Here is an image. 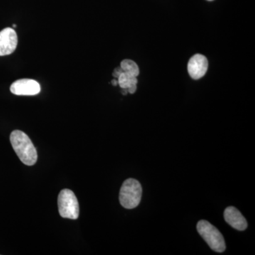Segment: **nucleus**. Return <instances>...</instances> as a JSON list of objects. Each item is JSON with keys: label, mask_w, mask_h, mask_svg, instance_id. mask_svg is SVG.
Listing matches in <instances>:
<instances>
[{"label": "nucleus", "mask_w": 255, "mask_h": 255, "mask_svg": "<svg viewBox=\"0 0 255 255\" xmlns=\"http://www.w3.org/2000/svg\"><path fill=\"white\" fill-rule=\"evenodd\" d=\"M58 211L64 219L76 220L80 214L78 199L73 191L63 189L58 198Z\"/></svg>", "instance_id": "20e7f679"}, {"label": "nucleus", "mask_w": 255, "mask_h": 255, "mask_svg": "<svg viewBox=\"0 0 255 255\" xmlns=\"http://www.w3.org/2000/svg\"><path fill=\"white\" fill-rule=\"evenodd\" d=\"M117 80H118L119 85L122 89L129 88L132 85H136L137 83L136 77L133 76L130 74L125 73V72L121 74L120 76L119 77Z\"/></svg>", "instance_id": "1a4fd4ad"}, {"label": "nucleus", "mask_w": 255, "mask_h": 255, "mask_svg": "<svg viewBox=\"0 0 255 255\" xmlns=\"http://www.w3.org/2000/svg\"><path fill=\"white\" fill-rule=\"evenodd\" d=\"M10 91L18 96H33L41 92V85L36 80L21 79L16 80L10 87Z\"/></svg>", "instance_id": "39448f33"}, {"label": "nucleus", "mask_w": 255, "mask_h": 255, "mask_svg": "<svg viewBox=\"0 0 255 255\" xmlns=\"http://www.w3.org/2000/svg\"><path fill=\"white\" fill-rule=\"evenodd\" d=\"M17 44V34L14 28H6L0 31V56L14 53Z\"/></svg>", "instance_id": "423d86ee"}, {"label": "nucleus", "mask_w": 255, "mask_h": 255, "mask_svg": "<svg viewBox=\"0 0 255 255\" xmlns=\"http://www.w3.org/2000/svg\"><path fill=\"white\" fill-rule=\"evenodd\" d=\"M208 1H213V0H208Z\"/></svg>", "instance_id": "dca6fc26"}, {"label": "nucleus", "mask_w": 255, "mask_h": 255, "mask_svg": "<svg viewBox=\"0 0 255 255\" xmlns=\"http://www.w3.org/2000/svg\"><path fill=\"white\" fill-rule=\"evenodd\" d=\"M16 25H15V24L13 25V28H16Z\"/></svg>", "instance_id": "2eb2a0df"}, {"label": "nucleus", "mask_w": 255, "mask_h": 255, "mask_svg": "<svg viewBox=\"0 0 255 255\" xmlns=\"http://www.w3.org/2000/svg\"><path fill=\"white\" fill-rule=\"evenodd\" d=\"M112 84L114 86H117V85H119L118 80L117 79H114L113 80H112Z\"/></svg>", "instance_id": "ddd939ff"}, {"label": "nucleus", "mask_w": 255, "mask_h": 255, "mask_svg": "<svg viewBox=\"0 0 255 255\" xmlns=\"http://www.w3.org/2000/svg\"><path fill=\"white\" fill-rule=\"evenodd\" d=\"M141 184L135 179H128L122 184L119 194L121 205L127 209L136 208L141 200Z\"/></svg>", "instance_id": "f03ea898"}, {"label": "nucleus", "mask_w": 255, "mask_h": 255, "mask_svg": "<svg viewBox=\"0 0 255 255\" xmlns=\"http://www.w3.org/2000/svg\"><path fill=\"white\" fill-rule=\"evenodd\" d=\"M209 67L207 58L204 55L196 54L191 57L188 63V72L191 78L199 80L206 75Z\"/></svg>", "instance_id": "0eeeda50"}, {"label": "nucleus", "mask_w": 255, "mask_h": 255, "mask_svg": "<svg viewBox=\"0 0 255 255\" xmlns=\"http://www.w3.org/2000/svg\"><path fill=\"white\" fill-rule=\"evenodd\" d=\"M124 70H122V68L121 67H119V68H117L115 70H114L113 72V77L115 79H118L119 77L120 76L121 74L123 73Z\"/></svg>", "instance_id": "9b49d317"}, {"label": "nucleus", "mask_w": 255, "mask_h": 255, "mask_svg": "<svg viewBox=\"0 0 255 255\" xmlns=\"http://www.w3.org/2000/svg\"><path fill=\"white\" fill-rule=\"evenodd\" d=\"M128 93V89H122V94H123L124 95H127Z\"/></svg>", "instance_id": "4468645a"}, {"label": "nucleus", "mask_w": 255, "mask_h": 255, "mask_svg": "<svg viewBox=\"0 0 255 255\" xmlns=\"http://www.w3.org/2000/svg\"><path fill=\"white\" fill-rule=\"evenodd\" d=\"M137 90V85H132V86L129 87L128 88V92L130 94H134Z\"/></svg>", "instance_id": "f8f14e48"}, {"label": "nucleus", "mask_w": 255, "mask_h": 255, "mask_svg": "<svg viewBox=\"0 0 255 255\" xmlns=\"http://www.w3.org/2000/svg\"><path fill=\"white\" fill-rule=\"evenodd\" d=\"M224 219L231 227L238 231H243L248 228V222L246 218L233 206H229L225 210Z\"/></svg>", "instance_id": "6e6552de"}, {"label": "nucleus", "mask_w": 255, "mask_h": 255, "mask_svg": "<svg viewBox=\"0 0 255 255\" xmlns=\"http://www.w3.org/2000/svg\"><path fill=\"white\" fill-rule=\"evenodd\" d=\"M120 67L124 70V72L130 74V75H133V76L136 77V78L138 76L139 73H140V70H139L137 64L131 60H124L121 63Z\"/></svg>", "instance_id": "9d476101"}, {"label": "nucleus", "mask_w": 255, "mask_h": 255, "mask_svg": "<svg viewBox=\"0 0 255 255\" xmlns=\"http://www.w3.org/2000/svg\"><path fill=\"white\" fill-rule=\"evenodd\" d=\"M196 228L198 233L209 245L212 251L220 253L226 251V243L223 235L209 221L201 220L197 223Z\"/></svg>", "instance_id": "7ed1b4c3"}, {"label": "nucleus", "mask_w": 255, "mask_h": 255, "mask_svg": "<svg viewBox=\"0 0 255 255\" xmlns=\"http://www.w3.org/2000/svg\"><path fill=\"white\" fill-rule=\"evenodd\" d=\"M10 142L18 158L23 164L32 166L36 163L38 155L36 147L25 132L18 130L11 132Z\"/></svg>", "instance_id": "f257e3e1"}]
</instances>
